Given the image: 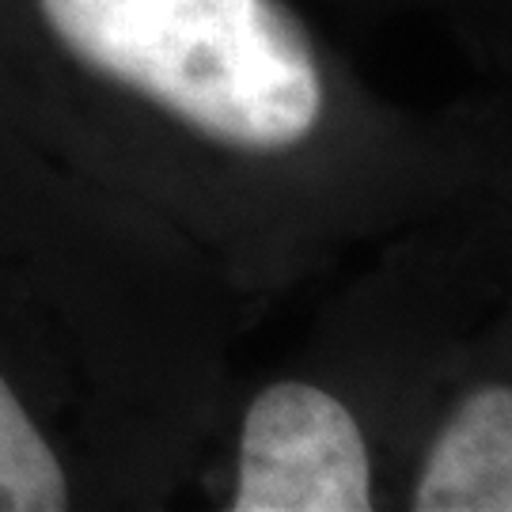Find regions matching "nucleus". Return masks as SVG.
Here are the masks:
<instances>
[{"label": "nucleus", "mask_w": 512, "mask_h": 512, "mask_svg": "<svg viewBox=\"0 0 512 512\" xmlns=\"http://www.w3.org/2000/svg\"><path fill=\"white\" fill-rule=\"evenodd\" d=\"M372 459L342 399L311 384L266 387L239 437L232 512H368Z\"/></svg>", "instance_id": "obj_2"}, {"label": "nucleus", "mask_w": 512, "mask_h": 512, "mask_svg": "<svg viewBox=\"0 0 512 512\" xmlns=\"http://www.w3.org/2000/svg\"><path fill=\"white\" fill-rule=\"evenodd\" d=\"M92 69L202 133L277 152L323 122V76L293 19L270 0H38Z\"/></svg>", "instance_id": "obj_1"}, {"label": "nucleus", "mask_w": 512, "mask_h": 512, "mask_svg": "<svg viewBox=\"0 0 512 512\" xmlns=\"http://www.w3.org/2000/svg\"><path fill=\"white\" fill-rule=\"evenodd\" d=\"M418 512L512 509V395L505 384L478 387L456 406L414 490Z\"/></svg>", "instance_id": "obj_3"}, {"label": "nucleus", "mask_w": 512, "mask_h": 512, "mask_svg": "<svg viewBox=\"0 0 512 512\" xmlns=\"http://www.w3.org/2000/svg\"><path fill=\"white\" fill-rule=\"evenodd\" d=\"M69 509V478L27 406L0 376V512Z\"/></svg>", "instance_id": "obj_4"}]
</instances>
